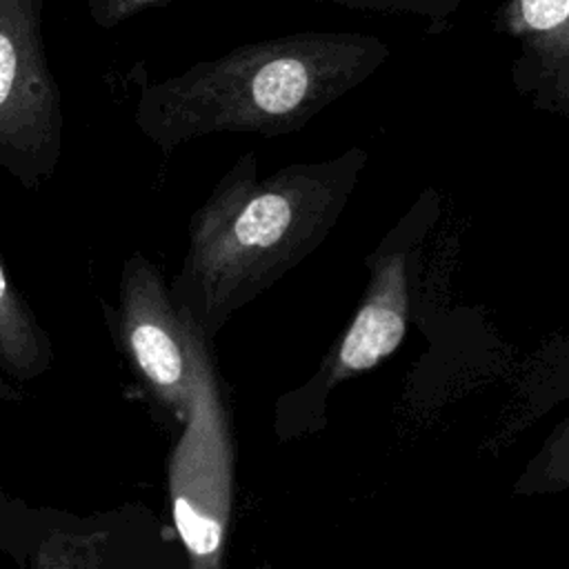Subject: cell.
<instances>
[{
  "instance_id": "6da1fadb",
  "label": "cell",
  "mask_w": 569,
  "mask_h": 569,
  "mask_svg": "<svg viewBox=\"0 0 569 569\" xmlns=\"http://www.w3.org/2000/svg\"><path fill=\"white\" fill-rule=\"evenodd\" d=\"M389 56L382 38L360 31L260 38L142 84L133 122L164 156L216 133H298Z\"/></svg>"
},
{
  "instance_id": "7a4b0ae2",
  "label": "cell",
  "mask_w": 569,
  "mask_h": 569,
  "mask_svg": "<svg viewBox=\"0 0 569 569\" xmlns=\"http://www.w3.org/2000/svg\"><path fill=\"white\" fill-rule=\"evenodd\" d=\"M367 162L369 151L353 144L260 176L256 151L240 153L189 220L182 276L202 325L213 327L309 256L336 227Z\"/></svg>"
},
{
  "instance_id": "3957f363",
  "label": "cell",
  "mask_w": 569,
  "mask_h": 569,
  "mask_svg": "<svg viewBox=\"0 0 569 569\" xmlns=\"http://www.w3.org/2000/svg\"><path fill=\"white\" fill-rule=\"evenodd\" d=\"M182 325L193 389L169 460L171 511L189 569H222L233 496V440L202 329L189 309H182Z\"/></svg>"
},
{
  "instance_id": "277c9868",
  "label": "cell",
  "mask_w": 569,
  "mask_h": 569,
  "mask_svg": "<svg viewBox=\"0 0 569 569\" xmlns=\"http://www.w3.org/2000/svg\"><path fill=\"white\" fill-rule=\"evenodd\" d=\"M44 0H0V169L40 189L62 158V91L49 64Z\"/></svg>"
},
{
  "instance_id": "5b68a950",
  "label": "cell",
  "mask_w": 569,
  "mask_h": 569,
  "mask_svg": "<svg viewBox=\"0 0 569 569\" xmlns=\"http://www.w3.org/2000/svg\"><path fill=\"white\" fill-rule=\"evenodd\" d=\"M122 349L156 398L182 422L191 407V362L182 311H176L158 269L133 253L120 278Z\"/></svg>"
},
{
  "instance_id": "8992f818",
  "label": "cell",
  "mask_w": 569,
  "mask_h": 569,
  "mask_svg": "<svg viewBox=\"0 0 569 569\" xmlns=\"http://www.w3.org/2000/svg\"><path fill=\"white\" fill-rule=\"evenodd\" d=\"M493 29L513 42V91L531 109L569 116V0H502Z\"/></svg>"
},
{
  "instance_id": "52a82bcc",
  "label": "cell",
  "mask_w": 569,
  "mask_h": 569,
  "mask_svg": "<svg viewBox=\"0 0 569 569\" xmlns=\"http://www.w3.org/2000/svg\"><path fill=\"white\" fill-rule=\"evenodd\" d=\"M407 313V249L396 244L380 251L373 262L365 298L329 365V382L369 371L393 353L405 338Z\"/></svg>"
},
{
  "instance_id": "ba28073f",
  "label": "cell",
  "mask_w": 569,
  "mask_h": 569,
  "mask_svg": "<svg viewBox=\"0 0 569 569\" xmlns=\"http://www.w3.org/2000/svg\"><path fill=\"white\" fill-rule=\"evenodd\" d=\"M51 356L47 331L0 260V373L16 385L31 382L49 369Z\"/></svg>"
},
{
  "instance_id": "9c48e42d",
  "label": "cell",
  "mask_w": 569,
  "mask_h": 569,
  "mask_svg": "<svg viewBox=\"0 0 569 569\" xmlns=\"http://www.w3.org/2000/svg\"><path fill=\"white\" fill-rule=\"evenodd\" d=\"M24 569H109L107 533L76 529L49 518L24 560Z\"/></svg>"
},
{
  "instance_id": "30bf717a",
  "label": "cell",
  "mask_w": 569,
  "mask_h": 569,
  "mask_svg": "<svg viewBox=\"0 0 569 569\" xmlns=\"http://www.w3.org/2000/svg\"><path fill=\"white\" fill-rule=\"evenodd\" d=\"M49 516V511L31 509L0 489V551L9 553L16 565L24 567V560Z\"/></svg>"
},
{
  "instance_id": "8fae6325",
  "label": "cell",
  "mask_w": 569,
  "mask_h": 569,
  "mask_svg": "<svg viewBox=\"0 0 569 569\" xmlns=\"http://www.w3.org/2000/svg\"><path fill=\"white\" fill-rule=\"evenodd\" d=\"M345 9L369 13H398L425 20L429 33H440L469 0H327Z\"/></svg>"
},
{
  "instance_id": "7c38bea8",
  "label": "cell",
  "mask_w": 569,
  "mask_h": 569,
  "mask_svg": "<svg viewBox=\"0 0 569 569\" xmlns=\"http://www.w3.org/2000/svg\"><path fill=\"white\" fill-rule=\"evenodd\" d=\"M167 2L169 0H84V7L93 24H98L100 29H113Z\"/></svg>"
}]
</instances>
